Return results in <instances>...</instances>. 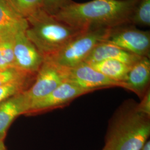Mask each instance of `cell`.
Listing matches in <instances>:
<instances>
[{"label": "cell", "mask_w": 150, "mask_h": 150, "mask_svg": "<svg viewBox=\"0 0 150 150\" xmlns=\"http://www.w3.org/2000/svg\"><path fill=\"white\" fill-rule=\"evenodd\" d=\"M137 109L139 112L150 116V89L141 99V102L137 103Z\"/></svg>", "instance_id": "44dd1931"}, {"label": "cell", "mask_w": 150, "mask_h": 150, "mask_svg": "<svg viewBox=\"0 0 150 150\" xmlns=\"http://www.w3.org/2000/svg\"><path fill=\"white\" fill-rule=\"evenodd\" d=\"M142 57L112 44L102 42L92 50L85 62L91 64L105 59H115L132 66Z\"/></svg>", "instance_id": "4fadbf2b"}, {"label": "cell", "mask_w": 150, "mask_h": 150, "mask_svg": "<svg viewBox=\"0 0 150 150\" xmlns=\"http://www.w3.org/2000/svg\"><path fill=\"white\" fill-rule=\"evenodd\" d=\"M27 27V19L16 9L12 1L0 0V39L15 37Z\"/></svg>", "instance_id": "30bf717a"}, {"label": "cell", "mask_w": 150, "mask_h": 150, "mask_svg": "<svg viewBox=\"0 0 150 150\" xmlns=\"http://www.w3.org/2000/svg\"><path fill=\"white\" fill-rule=\"evenodd\" d=\"M35 78L17 81L0 86V103L6 100L26 91L33 83Z\"/></svg>", "instance_id": "2e32d148"}, {"label": "cell", "mask_w": 150, "mask_h": 150, "mask_svg": "<svg viewBox=\"0 0 150 150\" xmlns=\"http://www.w3.org/2000/svg\"><path fill=\"white\" fill-rule=\"evenodd\" d=\"M141 150H150V140H147L144 146H142Z\"/></svg>", "instance_id": "7402d4cb"}, {"label": "cell", "mask_w": 150, "mask_h": 150, "mask_svg": "<svg viewBox=\"0 0 150 150\" xmlns=\"http://www.w3.org/2000/svg\"><path fill=\"white\" fill-rule=\"evenodd\" d=\"M138 0H92L72 2L54 17L71 27L86 30L91 27L113 28L130 24Z\"/></svg>", "instance_id": "6da1fadb"}, {"label": "cell", "mask_w": 150, "mask_h": 150, "mask_svg": "<svg viewBox=\"0 0 150 150\" xmlns=\"http://www.w3.org/2000/svg\"><path fill=\"white\" fill-rule=\"evenodd\" d=\"M0 150H6L4 141L0 139Z\"/></svg>", "instance_id": "603a6c76"}, {"label": "cell", "mask_w": 150, "mask_h": 150, "mask_svg": "<svg viewBox=\"0 0 150 150\" xmlns=\"http://www.w3.org/2000/svg\"><path fill=\"white\" fill-rule=\"evenodd\" d=\"M111 28L93 27L84 30L45 61L64 69L72 68L84 62L97 45L106 40Z\"/></svg>", "instance_id": "277c9868"}, {"label": "cell", "mask_w": 150, "mask_h": 150, "mask_svg": "<svg viewBox=\"0 0 150 150\" xmlns=\"http://www.w3.org/2000/svg\"><path fill=\"white\" fill-rule=\"evenodd\" d=\"M127 25L112 28L103 42L140 57L150 58V31H142Z\"/></svg>", "instance_id": "5b68a950"}, {"label": "cell", "mask_w": 150, "mask_h": 150, "mask_svg": "<svg viewBox=\"0 0 150 150\" xmlns=\"http://www.w3.org/2000/svg\"><path fill=\"white\" fill-rule=\"evenodd\" d=\"M25 31L18 32L14 37L15 67L28 74L36 75L45 59L38 48L27 38Z\"/></svg>", "instance_id": "9c48e42d"}, {"label": "cell", "mask_w": 150, "mask_h": 150, "mask_svg": "<svg viewBox=\"0 0 150 150\" xmlns=\"http://www.w3.org/2000/svg\"><path fill=\"white\" fill-rule=\"evenodd\" d=\"M28 27L26 34L44 59L59 51L80 32L60 21L41 8L27 17Z\"/></svg>", "instance_id": "3957f363"}, {"label": "cell", "mask_w": 150, "mask_h": 150, "mask_svg": "<svg viewBox=\"0 0 150 150\" xmlns=\"http://www.w3.org/2000/svg\"><path fill=\"white\" fill-rule=\"evenodd\" d=\"M14 37L0 39V69L15 67Z\"/></svg>", "instance_id": "e0dca14e"}, {"label": "cell", "mask_w": 150, "mask_h": 150, "mask_svg": "<svg viewBox=\"0 0 150 150\" xmlns=\"http://www.w3.org/2000/svg\"><path fill=\"white\" fill-rule=\"evenodd\" d=\"M36 75L28 74L15 67L0 69V86L15 81L35 78Z\"/></svg>", "instance_id": "d6986e66"}, {"label": "cell", "mask_w": 150, "mask_h": 150, "mask_svg": "<svg viewBox=\"0 0 150 150\" xmlns=\"http://www.w3.org/2000/svg\"><path fill=\"white\" fill-rule=\"evenodd\" d=\"M16 9L25 18L43 8V0H11Z\"/></svg>", "instance_id": "ac0fdd59"}, {"label": "cell", "mask_w": 150, "mask_h": 150, "mask_svg": "<svg viewBox=\"0 0 150 150\" xmlns=\"http://www.w3.org/2000/svg\"><path fill=\"white\" fill-rule=\"evenodd\" d=\"M72 2V0H43V9L49 14L54 16Z\"/></svg>", "instance_id": "ffe728a7"}, {"label": "cell", "mask_w": 150, "mask_h": 150, "mask_svg": "<svg viewBox=\"0 0 150 150\" xmlns=\"http://www.w3.org/2000/svg\"><path fill=\"white\" fill-rule=\"evenodd\" d=\"M89 64L95 70L107 77L113 80L123 83L126 80L131 67L115 59H105Z\"/></svg>", "instance_id": "5bb4252c"}, {"label": "cell", "mask_w": 150, "mask_h": 150, "mask_svg": "<svg viewBox=\"0 0 150 150\" xmlns=\"http://www.w3.org/2000/svg\"><path fill=\"white\" fill-rule=\"evenodd\" d=\"M64 70L66 81L92 92L113 87L124 88L123 82L113 80L107 77L85 62L72 68Z\"/></svg>", "instance_id": "ba28073f"}, {"label": "cell", "mask_w": 150, "mask_h": 150, "mask_svg": "<svg viewBox=\"0 0 150 150\" xmlns=\"http://www.w3.org/2000/svg\"><path fill=\"white\" fill-rule=\"evenodd\" d=\"M66 81L64 69L49 61H44L32 85L24 92L30 108L34 103L47 96Z\"/></svg>", "instance_id": "8992f818"}, {"label": "cell", "mask_w": 150, "mask_h": 150, "mask_svg": "<svg viewBox=\"0 0 150 150\" xmlns=\"http://www.w3.org/2000/svg\"><path fill=\"white\" fill-rule=\"evenodd\" d=\"M150 58L142 57L131 67L124 88L134 93L140 100L150 89Z\"/></svg>", "instance_id": "8fae6325"}, {"label": "cell", "mask_w": 150, "mask_h": 150, "mask_svg": "<svg viewBox=\"0 0 150 150\" xmlns=\"http://www.w3.org/2000/svg\"><path fill=\"white\" fill-rule=\"evenodd\" d=\"M132 99L123 102L109 121L102 150H141L150 135V116Z\"/></svg>", "instance_id": "7a4b0ae2"}, {"label": "cell", "mask_w": 150, "mask_h": 150, "mask_svg": "<svg viewBox=\"0 0 150 150\" xmlns=\"http://www.w3.org/2000/svg\"><path fill=\"white\" fill-rule=\"evenodd\" d=\"M130 23L150 27V0H138L131 17Z\"/></svg>", "instance_id": "9a60e30c"}, {"label": "cell", "mask_w": 150, "mask_h": 150, "mask_svg": "<svg viewBox=\"0 0 150 150\" xmlns=\"http://www.w3.org/2000/svg\"><path fill=\"white\" fill-rule=\"evenodd\" d=\"M25 92V91H24ZM24 92L0 103V139L4 141L7 131L13 120L29 110Z\"/></svg>", "instance_id": "7c38bea8"}, {"label": "cell", "mask_w": 150, "mask_h": 150, "mask_svg": "<svg viewBox=\"0 0 150 150\" xmlns=\"http://www.w3.org/2000/svg\"><path fill=\"white\" fill-rule=\"evenodd\" d=\"M70 81H66L45 97L34 103L26 115H34L68 106L76 98L91 93Z\"/></svg>", "instance_id": "52a82bcc"}]
</instances>
